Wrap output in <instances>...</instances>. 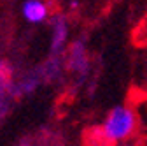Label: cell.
<instances>
[{"label": "cell", "instance_id": "6da1fadb", "mask_svg": "<svg viewBox=\"0 0 147 146\" xmlns=\"http://www.w3.org/2000/svg\"><path fill=\"white\" fill-rule=\"evenodd\" d=\"M137 118L135 113L128 107L117 106L109 113L103 127H102V134L107 137V141L114 143V141H123L126 137H130L135 130Z\"/></svg>", "mask_w": 147, "mask_h": 146}, {"label": "cell", "instance_id": "7a4b0ae2", "mask_svg": "<svg viewBox=\"0 0 147 146\" xmlns=\"http://www.w3.org/2000/svg\"><path fill=\"white\" fill-rule=\"evenodd\" d=\"M51 27H53V35H51V55L61 57L65 42H67V33H68V27H67V20L63 14H56L51 20Z\"/></svg>", "mask_w": 147, "mask_h": 146}, {"label": "cell", "instance_id": "3957f363", "mask_svg": "<svg viewBox=\"0 0 147 146\" xmlns=\"http://www.w3.org/2000/svg\"><path fill=\"white\" fill-rule=\"evenodd\" d=\"M68 67L70 70L77 72L81 78H84L89 70V58H88V51L81 41L74 42L70 51H68Z\"/></svg>", "mask_w": 147, "mask_h": 146}, {"label": "cell", "instance_id": "277c9868", "mask_svg": "<svg viewBox=\"0 0 147 146\" xmlns=\"http://www.w3.org/2000/svg\"><path fill=\"white\" fill-rule=\"evenodd\" d=\"M49 14V7L42 0H26L23 4V16L30 23H40Z\"/></svg>", "mask_w": 147, "mask_h": 146}, {"label": "cell", "instance_id": "5b68a950", "mask_svg": "<svg viewBox=\"0 0 147 146\" xmlns=\"http://www.w3.org/2000/svg\"><path fill=\"white\" fill-rule=\"evenodd\" d=\"M12 67L9 62L0 60V99H7V95L11 97V88L14 85L12 81Z\"/></svg>", "mask_w": 147, "mask_h": 146}, {"label": "cell", "instance_id": "8992f818", "mask_svg": "<svg viewBox=\"0 0 147 146\" xmlns=\"http://www.w3.org/2000/svg\"><path fill=\"white\" fill-rule=\"evenodd\" d=\"M61 67H63L61 57L51 55L49 60H47L39 70H40V74H42V79H46V81H54V79L60 78V74H61Z\"/></svg>", "mask_w": 147, "mask_h": 146}, {"label": "cell", "instance_id": "52a82bcc", "mask_svg": "<svg viewBox=\"0 0 147 146\" xmlns=\"http://www.w3.org/2000/svg\"><path fill=\"white\" fill-rule=\"evenodd\" d=\"M133 41L138 46H147V18H144V21L137 27Z\"/></svg>", "mask_w": 147, "mask_h": 146}, {"label": "cell", "instance_id": "ba28073f", "mask_svg": "<svg viewBox=\"0 0 147 146\" xmlns=\"http://www.w3.org/2000/svg\"><path fill=\"white\" fill-rule=\"evenodd\" d=\"M20 146H32V143H21Z\"/></svg>", "mask_w": 147, "mask_h": 146}]
</instances>
